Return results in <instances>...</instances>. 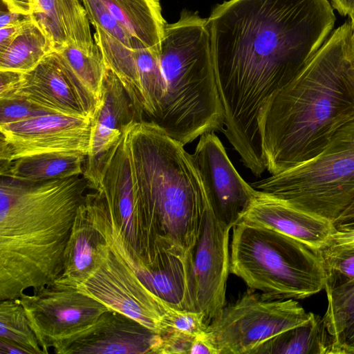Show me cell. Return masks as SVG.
<instances>
[{"label":"cell","mask_w":354,"mask_h":354,"mask_svg":"<svg viewBox=\"0 0 354 354\" xmlns=\"http://www.w3.org/2000/svg\"><path fill=\"white\" fill-rule=\"evenodd\" d=\"M28 16V15L10 11L8 9L6 11L1 10L0 15V28L19 22Z\"/></svg>","instance_id":"ab89813d"},{"label":"cell","mask_w":354,"mask_h":354,"mask_svg":"<svg viewBox=\"0 0 354 354\" xmlns=\"http://www.w3.org/2000/svg\"><path fill=\"white\" fill-rule=\"evenodd\" d=\"M6 8L23 15H32L34 9L33 0H1Z\"/></svg>","instance_id":"8d00e7d4"},{"label":"cell","mask_w":354,"mask_h":354,"mask_svg":"<svg viewBox=\"0 0 354 354\" xmlns=\"http://www.w3.org/2000/svg\"><path fill=\"white\" fill-rule=\"evenodd\" d=\"M130 34L136 48L161 49L167 24L160 0H101Z\"/></svg>","instance_id":"7402d4cb"},{"label":"cell","mask_w":354,"mask_h":354,"mask_svg":"<svg viewBox=\"0 0 354 354\" xmlns=\"http://www.w3.org/2000/svg\"><path fill=\"white\" fill-rule=\"evenodd\" d=\"M189 354H218V351L206 339L203 333L196 337Z\"/></svg>","instance_id":"74e56055"},{"label":"cell","mask_w":354,"mask_h":354,"mask_svg":"<svg viewBox=\"0 0 354 354\" xmlns=\"http://www.w3.org/2000/svg\"><path fill=\"white\" fill-rule=\"evenodd\" d=\"M231 229L216 217L209 204L193 253L195 307L203 314L206 326L225 306L226 284L230 272Z\"/></svg>","instance_id":"9a60e30c"},{"label":"cell","mask_w":354,"mask_h":354,"mask_svg":"<svg viewBox=\"0 0 354 354\" xmlns=\"http://www.w3.org/2000/svg\"><path fill=\"white\" fill-rule=\"evenodd\" d=\"M319 251L326 275L354 280V246L326 244Z\"/></svg>","instance_id":"f546056e"},{"label":"cell","mask_w":354,"mask_h":354,"mask_svg":"<svg viewBox=\"0 0 354 354\" xmlns=\"http://www.w3.org/2000/svg\"><path fill=\"white\" fill-rule=\"evenodd\" d=\"M230 249V272L274 299H303L325 288L319 249L274 230L240 221Z\"/></svg>","instance_id":"8992f818"},{"label":"cell","mask_w":354,"mask_h":354,"mask_svg":"<svg viewBox=\"0 0 354 354\" xmlns=\"http://www.w3.org/2000/svg\"><path fill=\"white\" fill-rule=\"evenodd\" d=\"M86 156L76 151L49 152L1 161V176L39 182L83 175Z\"/></svg>","instance_id":"cb8c5ba5"},{"label":"cell","mask_w":354,"mask_h":354,"mask_svg":"<svg viewBox=\"0 0 354 354\" xmlns=\"http://www.w3.org/2000/svg\"><path fill=\"white\" fill-rule=\"evenodd\" d=\"M0 160L49 152L76 151L87 156L91 118L46 114L0 125Z\"/></svg>","instance_id":"4fadbf2b"},{"label":"cell","mask_w":354,"mask_h":354,"mask_svg":"<svg viewBox=\"0 0 354 354\" xmlns=\"http://www.w3.org/2000/svg\"><path fill=\"white\" fill-rule=\"evenodd\" d=\"M53 51L50 40L32 17L10 45L0 51V71H30Z\"/></svg>","instance_id":"4316f807"},{"label":"cell","mask_w":354,"mask_h":354,"mask_svg":"<svg viewBox=\"0 0 354 354\" xmlns=\"http://www.w3.org/2000/svg\"><path fill=\"white\" fill-rule=\"evenodd\" d=\"M335 22L328 0H228L212 10L207 23L223 131L252 173L266 169L261 107L300 73Z\"/></svg>","instance_id":"6da1fadb"},{"label":"cell","mask_w":354,"mask_h":354,"mask_svg":"<svg viewBox=\"0 0 354 354\" xmlns=\"http://www.w3.org/2000/svg\"><path fill=\"white\" fill-rule=\"evenodd\" d=\"M250 185L333 223L354 198V120L339 129L315 158Z\"/></svg>","instance_id":"52a82bcc"},{"label":"cell","mask_w":354,"mask_h":354,"mask_svg":"<svg viewBox=\"0 0 354 354\" xmlns=\"http://www.w3.org/2000/svg\"><path fill=\"white\" fill-rule=\"evenodd\" d=\"M102 241V236L89 216L84 200L77 210L65 249L62 272L55 281L73 286L85 278L95 265Z\"/></svg>","instance_id":"603a6c76"},{"label":"cell","mask_w":354,"mask_h":354,"mask_svg":"<svg viewBox=\"0 0 354 354\" xmlns=\"http://www.w3.org/2000/svg\"><path fill=\"white\" fill-rule=\"evenodd\" d=\"M94 40L100 47L106 65L117 75L138 113L142 118L145 115L143 97L136 61L133 49L127 47L96 24Z\"/></svg>","instance_id":"d4e9b609"},{"label":"cell","mask_w":354,"mask_h":354,"mask_svg":"<svg viewBox=\"0 0 354 354\" xmlns=\"http://www.w3.org/2000/svg\"><path fill=\"white\" fill-rule=\"evenodd\" d=\"M158 334L133 319L109 310L66 354H154Z\"/></svg>","instance_id":"2e32d148"},{"label":"cell","mask_w":354,"mask_h":354,"mask_svg":"<svg viewBox=\"0 0 354 354\" xmlns=\"http://www.w3.org/2000/svg\"><path fill=\"white\" fill-rule=\"evenodd\" d=\"M326 244L354 246V229L346 231H335L332 234Z\"/></svg>","instance_id":"f35d334b"},{"label":"cell","mask_w":354,"mask_h":354,"mask_svg":"<svg viewBox=\"0 0 354 354\" xmlns=\"http://www.w3.org/2000/svg\"><path fill=\"white\" fill-rule=\"evenodd\" d=\"M329 353V342L322 319L312 313L307 321L268 339L253 354Z\"/></svg>","instance_id":"484cf974"},{"label":"cell","mask_w":354,"mask_h":354,"mask_svg":"<svg viewBox=\"0 0 354 354\" xmlns=\"http://www.w3.org/2000/svg\"><path fill=\"white\" fill-rule=\"evenodd\" d=\"M55 52L85 90L100 102L103 79L107 68L100 47L90 53L75 45L68 44Z\"/></svg>","instance_id":"83f0119b"},{"label":"cell","mask_w":354,"mask_h":354,"mask_svg":"<svg viewBox=\"0 0 354 354\" xmlns=\"http://www.w3.org/2000/svg\"><path fill=\"white\" fill-rule=\"evenodd\" d=\"M88 187L83 175L39 182L1 176L0 301L19 298L59 278Z\"/></svg>","instance_id":"3957f363"},{"label":"cell","mask_w":354,"mask_h":354,"mask_svg":"<svg viewBox=\"0 0 354 354\" xmlns=\"http://www.w3.org/2000/svg\"><path fill=\"white\" fill-rule=\"evenodd\" d=\"M90 24H96L127 47L135 49L133 38L101 0H81Z\"/></svg>","instance_id":"4dcf8cb0"},{"label":"cell","mask_w":354,"mask_h":354,"mask_svg":"<svg viewBox=\"0 0 354 354\" xmlns=\"http://www.w3.org/2000/svg\"><path fill=\"white\" fill-rule=\"evenodd\" d=\"M31 15L50 40L54 51L73 44L86 52L97 48L90 21L79 0H33Z\"/></svg>","instance_id":"ffe728a7"},{"label":"cell","mask_w":354,"mask_h":354,"mask_svg":"<svg viewBox=\"0 0 354 354\" xmlns=\"http://www.w3.org/2000/svg\"><path fill=\"white\" fill-rule=\"evenodd\" d=\"M165 93L149 120L185 146L223 130V107L216 85L207 19L187 10L165 26L159 53Z\"/></svg>","instance_id":"5b68a950"},{"label":"cell","mask_w":354,"mask_h":354,"mask_svg":"<svg viewBox=\"0 0 354 354\" xmlns=\"http://www.w3.org/2000/svg\"><path fill=\"white\" fill-rule=\"evenodd\" d=\"M124 133L138 205L158 226L162 250L194 252L209 203L192 155L149 120Z\"/></svg>","instance_id":"277c9868"},{"label":"cell","mask_w":354,"mask_h":354,"mask_svg":"<svg viewBox=\"0 0 354 354\" xmlns=\"http://www.w3.org/2000/svg\"><path fill=\"white\" fill-rule=\"evenodd\" d=\"M193 253L180 256L165 252L152 266L133 262V267L146 287L168 306L196 310Z\"/></svg>","instance_id":"d6986e66"},{"label":"cell","mask_w":354,"mask_h":354,"mask_svg":"<svg viewBox=\"0 0 354 354\" xmlns=\"http://www.w3.org/2000/svg\"><path fill=\"white\" fill-rule=\"evenodd\" d=\"M353 120L354 47L346 22L261 107L258 124L266 169L274 175L315 158Z\"/></svg>","instance_id":"7a4b0ae2"},{"label":"cell","mask_w":354,"mask_h":354,"mask_svg":"<svg viewBox=\"0 0 354 354\" xmlns=\"http://www.w3.org/2000/svg\"><path fill=\"white\" fill-rule=\"evenodd\" d=\"M83 176L89 188L102 194L132 250L151 265L162 252L160 238L139 209L124 131L107 152L95 161H85Z\"/></svg>","instance_id":"9c48e42d"},{"label":"cell","mask_w":354,"mask_h":354,"mask_svg":"<svg viewBox=\"0 0 354 354\" xmlns=\"http://www.w3.org/2000/svg\"><path fill=\"white\" fill-rule=\"evenodd\" d=\"M196 336H193L170 328L158 334L154 354H189Z\"/></svg>","instance_id":"836d02e7"},{"label":"cell","mask_w":354,"mask_h":354,"mask_svg":"<svg viewBox=\"0 0 354 354\" xmlns=\"http://www.w3.org/2000/svg\"><path fill=\"white\" fill-rule=\"evenodd\" d=\"M46 114L52 113L25 98L15 96L0 98V125Z\"/></svg>","instance_id":"1f68e13d"},{"label":"cell","mask_w":354,"mask_h":354,"mask_svg":"<svg viewBox=\"0 0 354 354\" xmlns=\"http://www.w3.org/2000/svg\"><path fill=\"white\" fill-rule=\"evenodd\" d=\"M23 97L50 113L92 118L100 102L82 86L56 52L32 71H0V98Z\"/></svg>","instance_id":"7c38bea8"},{"label":"cell","mask_w":354,"mask_h":354,"mask_svg":"<svg viewBox=\"0 0 354 354\" xmlns=\"http://www.w3.org/2000/svg\"><path fill=\"white\" fill-rule=\"evenodd\" d=\"M0 340L18 346L27 354H45L19 298L0 301Z\"/></svg>","instance_id":"f1b7e54d"},{"label":"cell","mask_w":354,"mask_h":354,"mask_svg":"<svg viewBox=\"0 0 354 354\" xmlns=\"http://www.w3.org/2000/svg\"><path fill=\"white\" fill-rule=\"evenodd\" d=\"M142 120L120 80L107 66L100 104L91 118V146L86 161L96 160L120 139L127 125Z\"/></svg>","instance_id":"ac0fdd59"},{"label":"cell","mask_w":354,"mask_h":354,"mask_svg":"<svg viewBox=\"0 0 354 354\" xmlns=\"http://www.w3.org/2000/svg\"><path fill=\"white\" fill-rule=\"evenodd\" d=\"M240 221L274 230L318 249L335 232L332 223L259 191Z\"/></svg>","instance_id":"e0dca14e"},{"label":"cell","mask_w":354,"mask_h":354,"mask_svg":"<svg viewBox=\"0 0 354 354\" xmlns=\"http://www.w3.org/2000/svg\"><path fill=\"white\" fill-rule=\"evenodd\" d=\"M102 236L93 269L70 287L159 334L162 329V317L171 308L142 283L121 244Z\"/></svg>","instance_id":"30bf717a"},{"label":"cell","mask_w":354,"mask_h":354,"mask_svg":"<svg viewBox=\"0 0 354 354\" xmlns=\"http://www.w3.org/2000/svg\"><path fill=\"white\" fill-rule=\"evenodd\" d=\"M191 155L215 215L232 228L259 191L240 176L214 132L202 135Z\"/></svg>","instance_id":"5bb4252c"},{"label":"cell","mask_w":354,"mask_h":354,"mask_svg":"<svg viewBox=\"0 0 354 354\" xmlns=\"http://www.w3.org/2000/svg\"><path fill=\"white\" fill-rule=\"evenodd\" d=\"M333 225L335 231H346L354 229V198Z\"/></svg>","instance_id":"d590c367"},{"label":"cell","mask_w":354,"mask_h":354,"mask_svg":"<svg viewBox=\"0 0 354 354\" xmlns=\"http://www.w3.org/2000/svg\"><path fill=\"white\" fill-rule=\"evenodd\" d=\"M311 315L292 299H274L248 288L223 307L203 335L218 354H253L262 344L303 324Z\"/></svg>","instance_id":"ba28073f"},{"label":"cell","mask_w":354,"mask_h":354,"mask_svg":"<svg viewBox=\"0 0 354 354\" xmlns=\"http://www.w3.org/2000/svg\"><path fill=\"white\" fill-rule=\"evenodd\" d=\"M204 315L196 310L169 309L162 317V329L170 328L193 336L202 334L205 330Z\"/></svg>","instance_id":"d6a6232c"},{"label":"cell","mask_w":354,"mask_h":354,"mask_svg":"<svg viewBox=\"0 0 354 354\" xmlns=\"http://www.w3.org/2000/svg\"><path fill=\"white\" fill-rule=\"evenodd\" d=\"M45 354H66L109 309L77 289L55 281L19 298Z\"/></svg>","instance_id":"8fae6325"},{"label":"cell","mask_w":354,"mask_h":354,"mask_svg":"<svg viewBox=\"0 0 354 354\" xmlns=\"http://www.w3.org/2000/svg\"><path fill=\"white\" fill-rule=\"evenodd\" d=\"M0 354H27V353L18 346L0 340Z\"/></svg>","instance_id":"b9f144b4"},{"label":"cell","mask_w":354,"mask_h":354,"mask_svg":"<svg viewBox=\"0 0 354 354\" xmlns=\"http://www.w3.org/2000/svg\"><path fill=\"white\" fill-rule=\"evenodd\" d=\"M32 19L30 15L16 24L0 28V51L6 49L19 34L21 28Z\"/></svg>","instance_id":"e575fe53"},{"label":"cell","mask_w":354,"mask_h":354,"mask_svg":"<svg viewBox=\"0 0 354 354\" xmlns=\"http://www.w3.org/2000/svg\"><path fill=\"white\" fill-rule=\"evenodd\" d=\"M328 308L322 319L329 354H354V280L326 275Z\"/></svg>","instance_id":"44dd1931"},{"label":"cell","mask_w":354,"mask_h":354,"mask_svg":"<svg viewBox=\"0 0 354 354\" xmlns=\"http://www.w3.org/2000/svg\"><path fill=\"white\" fill-rule=\"evenodd\" d=\"M349 17L351 18L350 25L351 29V36H352V41L354 47V8L349 14Z\"/></svg>","instance_id":"7bdbcfd3"},{"label":"cell","mask_w":354,"mask_h":354,"mask_svg":"<svg viewBox=\"0 0 354 354\" xmlns=\"http://www.w3.org/2000/svg\"><path fill=\"white\" fill-rule=\"evenodd\" d=\"M330 4L342 16L349 15L354 8V0H330Z\"/></svg>","instance_id":"60d3db41"}]
</instances>
